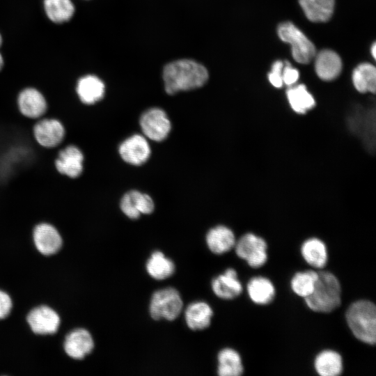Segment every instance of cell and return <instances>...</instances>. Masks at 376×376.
<instances>
[{"label":"cell","instance_id":"obj_8","mask_svg":"<svg viewBox=\"0 0 376 376\" xmlns=\"http://www.w3.org/2000/svg\"><path fill=\"white\" fill-rule=\"evenodd\" d=\"M33 132L38 143L47 148L57 146L65 136L63 125L54 118H45L38 121L33 127Z\"/></svg>","mask_w":376,"mask_h":376},{"label":"cell","instance_id":"obj_22","mask_svg":"<svg viewBox=\"0 0 376 376\" xmlns=\"http://www.w3.org/2000/svg\"><path fill=\"white\" fill-rule=\"evenodd\" d=\"M301 253L305 261L315 268H322L327 262V250L320 240L313 237L306 240L301 245Z\"/></svg>","mask_w":376,"mask_h":376},{"label":"cell","instance_id":"obj_21","mask_svg":"<svg viewBox=\"0 0 376 376\" xmlns=\"http://www.w3.org/2000/svg\"><path fill=\"white\" fill-rule=\"evenodd\" d=\"M246 288L250 299L257 304H267L274 298V286L272 281L265 277H253L248 282Z\"/></svg>","mask_w":376,"mask_h":376},{"label":"cell","instance_id":"obj_10","mask_svg":"<svg viewBox=\"0 0 376 376\" xmlns=\"http://www.w3.org/2000/svg\"><path fill=\"white\" fill-rule=\"evenodd\" d=\"M27 322L32 331L37 334H52L58 329V315L47 306L33 308L27 316Z\"/></svg>","mask_w":376,"mask_h":376},{"label":"cell","instance_id":"obj_27","mask_svg":"<svg viewBox=\"0 0 376 376\" xmlns=\"http://www.w3.org/2000/svg\"><path fill=\"white\" fill-rule=\"evenodd\" d=\"M352 82L359 92L375 93L376 89V70L375 66L368 63L359 65L353 71Z\"/></svg>","mask_w":376,"mask_h":376},{"label":"cell","instance_id":"obj_1","mask_svg":"<svg viewBox=\"0 0 376 376\" xmlns=\"http://www.w3.org/2000/svg\"><path fill=\"white\" fill-rule=\"evenodd\" d=\"M208 79L207 69L201 63L189 59H182L167 64L163 70L166 93L173 95L204 85Z\"/></svg>","mask_w":376,"mask_h":376},{"label":"cell","instance_id":"obj_20","mask_svg":"<svg viewBox=\"0 0 376 376\" xmlns=\"http://www.w3.org/2000/svg\"><path fill=\"white\" fill-rule=\"evenodd\" d=\"M307 19L313 22H325L333 15L334 0H299Z\"/></svg>","mask_w":376,"mask_h":376},{"label":"cell","instance_id":"obj_4","mask_svg":"<svg viewBox=\"0 0 376 376\" xmlns=\"http://www.w3.org/2000/svg\"><path fill=\"white\" fill-rule=\"evenodd\" d=\"M183 301L179 292L174 288L167 287L159 289L152 294L149 312L152 319H165L172 321L180 314Z\"/></svg>","mask_w":376,"mask_h":376},{"label":"cell","instance_id":"obj_26","mask_svg":"<svg viewBox=\"0 0 376 376\" xmlns=\"http://www.w3.org/2000/svg\"><path fill=\"white\" fill-rule=\"evenodd\" d=\"M217 373L219 376H239L244 368L239 353L232 348L222 349L218 354Z\"/></svg>","mask_w":376,"mask_h":376},{"label":"cell","instance_id":"obj_18","mask_svg":"<svg viewBox=\"0 0 376 376\" xmlns=\"http://www.w3.org/2000/svg\"><path fill=\"white\" fill-rule=\"evenodd\" d=\"M213 315L210 306L205 301H197L188 305L185 311L186 323L191 330H203L207 328Z\"/></svg>","mask_w":376,"mask_h":376},{"label":"cell","instance_id":"obj_36","mask_svg":"<svg viewBox=\"0 0 376 376\" xmlns=\"http://www.w3.org/2000/svg\"><path fill=\"white\" fill-rule=\"evenodd\" d=\"M3 66V58L1 54L0 53V71L1 70Z\"/></svg>","mask_w":376,"mask_h":376},{"label":"cell","instance_id":"obj_7","mask_svg":"<svg viewBox=\"0 0 376 376\" xmlns=\"http://www.w3.org/2000/svg\"><path fill=\"white\" fill-rule=\"evenodd\" d=\"M140 127L146 138L155 141H162L169 135L171 124L164 110L151 108L141 116Z\"/></svg>","mask_w":376,"mask_h":376},{"label":"cell","instance_id":"obj_15","mask_svg":"<svg viewBox=\"0 0 376 376\" xmlns=\"http://www.w3.org/2000/svg\"><path fill=\"white\" fill-rule=\"evenodd\" d=\"M76 92L82 103L88 105L93 104L103 98L105 86L98 77L87 75L77 81Z\"/></svg>","mask_w":376,"mask_h":376},{"label":"cell","instance_id":"obj_9","mask_svg":"<svg viewBox=\"0 0 376 376\" xmlns=\"http://www.w3.org/2000/svg\"><path fill=\"white\" fill-rule=\"evenodd\" d=\"M122 159L132 165L145 163L150 155V147L144 136L134 134L123 141L119 146Z\"/></svg>","mask_w":376,"mask_h":376},{"label":"cell","instance_id":"obj_17","mask_svg":"<svg viewBox=\"0 0 376 376\" xmlns=\"http://www.w3.org/2000/svg\"><path fill=\"white\" fill-rule=\"evenodd\" d=\"M315 56V72L321 79L331 81L338 77L342 70V61L336 52L324 49Z\"/></svg>","mask_w":376,"mask_h":376},{"label":"cell","instance_id":"obj_25","mask_svg":"<svg viewBox=\"0 0 376 376\" xmlns=\"http://www.w3.org/2000/svg\"><path fill=\"white\" fill-rule=\"evenodd\" d=\"M43 7L48 19L56 24L70 21L75 11L72 0H43Z\"/></svg>","mask_w":376,"mask_h":376},{"label":"cell","instance_id":"obj_6","mask_svg":"<svg viewBox=\"0 0 376 376\" xmlns=\"http://www.w3.org/2000/svg\"><path fill=\"white\" fill-rule=\"evenodd\" d=\"M267 248L265 240L253 233L242 235L235 244L237 256L253 268L265 265L267 260Z\"/></svg>","mask_w":376,"mask_h":376},{"label":"cell","instance_id":"obj_5","mask_svg":"<svg viewBox=\"0 0 376 376\" xmlns=\"http://www.w3.org/2000/svg\"><path fill=\"white\" fill-rule=\"evenodd\" d=\"M277 33L281 40L291 45L292 55L297 63L306 64L315 57V45L292 23H281L278 26Z\"/></svg>","mask_w":376,"mask_h":376},{"label":"cell","instance_id":"obj_19","mask_svg":"<svg viewBox=\"0 0 376 376\" xmlns=\"http://www.w3.org/2000/svg\"><path fill=\"white\" fill-rule=\"evenodd\" d=\"M205 240L208 249L215 254L229 251L236 242L233 232L222 225L211 228L206 235Z\"/></svg>","mask_w":376,"mask_h":376},{"label":"cell","instance_id":"obj_32","mask_svg":"<svg viewBox=\"0 0 376 376\" xmlns=\"http://www.w3.org/2000/svg\"><path fill=\"white\" fill-rule=\"evenodd\" d=\"M299 71L291 66L290 63L285 62L282 71L283 83L288 86H293L299 79Z\"/></svg>","mask_w":376,"mask_h":376},{"label":"cell","instance_id":"obj_35","mask_svg":"<svg viewBox=\"0 0 376 376\" xmlns=\"http://www.w3.org/2000/svg\"><path fill=\"white\" fill-rule=\"evenodd\" d=\"M371 54L374 58L376 57V45L375 43H373L371 47Z\"/></svg>","mask_w":376,"mask_h":376},{"label":"cell","instance_id":"obj_34","mask_svg":"<svg viewBox=\"0 0 376 376\" xmlns=\"http://www.w3.org/2000/svg\"><path fill=\"white\" fill-rule=\"evenodd\" d=\"M12 308V300L5 292L0 290V320L6 318Z\"/></svg>","mask_w":376,"mask_h":376},{"label":"cell","instance_id":"obj_14","mask_svg":"<svg viewBox=\"0 0 376 376\" xmlns=\"http://www.w3.org/2000/svg\"><path fill=\"white\" fill-rule=\"evenodd\" d=\"M94 347L91 334L84 329L71 331L65 338L64 349L68 356L75 359H81L90 354Z\"/></svg>","mask_w":376,"mask_h":376},{"label":"cell","instance_id":"obj_33","mask_svg":"<svg viewBox=\"0 0 376 376\" xmlns=\"http://www.w3.org/2000/svg\"><path fill=\"white\" fill-rule=\"evenodd\" d=\"M139 210L141 214H149L152 212L154 210V203L149 195L140 192L139 198Z\"/></svg>","mask_w":376,"mask_h":376},{"label":"cell","instance_id":"obj_24","mask_svg":"<svg viewBox=\"0 0 376 376\" xmlns=\"http://www.w3.org/2000/svg\"><path fill=\"white\" fill-rule=\"evenodd\" d=\"M148 274L155 280H164L171 276L175 270L174 263L160 251H155L146 265Z\"/></svg>","mask_w":376,"mask_h":376},{"label":"cell","instance_id":"obj_16","mask_svg":"<svg viewBox=\"0 0 376 376\" xmlns=\"http://www.w3.org/2000/svg\"><path fill=\"white\" fill-rule=\"evenodd\" d=\"M212 289L218 297L232 299L241 294L242 285L237 278V272L233 268H228L224 274L212 280Z\"/></svg>","mask_w":376,"mask_h":376},{"label":"cell","instance_id":"obj_3","mask_svg":"<svg viewBox=\"0 0 376 376\" xmlns=\"http://www.w3.org/2000/svg\"><path fill=\"white\" fill-rule=\"evenodd\" d=\"M346 320L354 336L363 343L374 345L376 341V308L368 300L352 303L347 310Z\"/></svg>","mask_w":376,"mask_h":376},{"label":"cell","instance_id":"obj_11","mask_svg":"<svg viewBox=\"0 0 376 376\" xmlns=\"http://www.w3.org/2000/svg\"><path fill=\"white\" fill-rule=\"evenodd\" d=\"M17 105L20 113L31 119L41 117L47 109L45 96L38 89L32 87L26 88L19 93Z\"/></svg>","mask_w":376,"mask_h":376},{"label":"cell","instance_id":"obj_29","mask_svg":"<svg viewBox=\"0 0 376 376\" xmlns=\"http://www.w3.org/2000/svg\"><path fill=\"white\" fill-rule=\"evenodd\" d=\"M317 279L318 272L313 270L297 272L291 280V288L296 295L305 298L313 292Z\"/></svg>","mask_w":376,"mask_h":376},{"label":"cell","instance_id":"obj_28","mask_svg":"<svg viewBox=\"0 0 376 376\" xmlns=\"http://www.w3.org/2000/svg\"><path fill=\"white\" fill-rule=\"evenodd\" d=\"M291 108L298 113H305L315 104L313 95L304 84L290 87L286 91Z\"/></svg>","mask_w":376,"mask_h":376},{"label":"cell","instance_id":"obj_31","mask_svg":"<svg viewBox=\"0 0 376 376\" xmlns=\"http://www.w3.org/2000/svg\"><path fill=\"white\" fill-rule=\"evenodd\" d=\"M283 66L284 63L281 61H276L273 63L271 72L268 74L269 82L276 88H281L283 85L282 79Z\"/></svg>","mask_w":376,"mask_h":376},{"label":"cell","instance_id":"obj_2","mask_svg":"<svg viewBox=\"0 0 376 376\" xmlns=\"http://www.w3.org/2000/svg\"><path fill=\"white\" fill-rule=\"evenodd\" d=\"M340 284L336 276L329 272L321 271L318 272L313 292L304 299L312 311L329 313L340 305Z\"/></svg>","mask_w":376,"mask_h":376},{"label":"cell","instance_id":"obj_23","mask_svg":"<svg viewBox=\"0 0 376 376\" xmlns=\"http://www.w3.org/2000/svg\"><path fill=\"white\" fill-rule=\"evenodd\" d=\"M314 366L320 375L337 376L343 371V359L337 352L327 350L316 356Z\"/></svg>","mask_w":376,"mask_h":376},{"label":"cell","instance_id":"obj_30","mask_svg":"<svg viewBox=\"0 0 376 376\" xmlns=\"http://www.w3.org/2000/svg\"><path fill=\"white\" fill-rule=\"evenodd\" d=\"M140 191L132 190L126 193L120 201L122 212L130 219H138L141 213L139 210V198Z\"/></svg>","mask_w":376,"mask_h":376},{"label":"cell","instance_id":"obj_37","mask_svg":"<svg viewBox=\"0 0 376 376\" xmlns=\"http://www.w3.org/2000/svg\"><path fill=\"white\" fill-rule=\"evenodd\" d=\"M2 42H3V39H2V36H1V34L0 33V47L2 45Z\"/></svg>","mask_w":376,"mask_h":376},{"label":"cell","instance_id":"obj_13","mask_svg":"<svg viewBox=\"0 0 376 376\" xmlns=\"http://www.w3.org/2000/svg\"><path fill=\"white\" fill-rule=\"evenodd\" d=\"M33 237L37 249L46 256L56 253L62 246V238L58 231L47 223L37 225L34 228Z\"/></svg>","mask_w":376,"mask_h":376},{"label":"cell","instance_id":"obj_12","mask_svg":"<svg viewBox=\"0 0 376 376\" xmlns=\"http://www.w3.org/2000/svg\"><path fill=\"white\" fill-rule=\"evenodd\" d=\"M84 155L75 146H68L61 150L55 160L57 171L70 178H77L83 171Z\"/></svg>","mask_w":376,"mask_h":376}]
</instances>
